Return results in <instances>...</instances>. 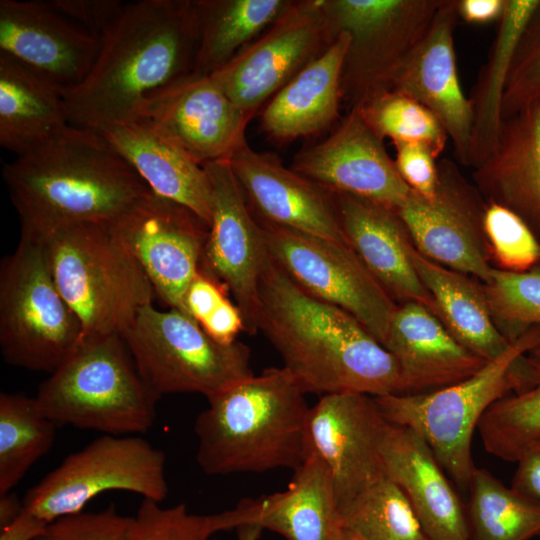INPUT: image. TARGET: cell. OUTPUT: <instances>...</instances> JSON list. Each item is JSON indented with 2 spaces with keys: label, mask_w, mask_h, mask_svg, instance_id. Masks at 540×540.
Here are the masks:
<instances>
[{
  "label": "cell",
  "mask_w": 540,
  "mask_h": 540,
  "mask_svg": "<svg viewBox=\"0 0 540 540\" xmlns=\"http://www.w3.org/2000/svg\"><path fill=\"white\" fill-rule=\"evenodd\" d=\"M258 326L306 394L402 392L384 346L351 314L304 292L270 255L259 282Z\"/></svg>",
  "instance_id": "obj_1"
},
{
  "label": "cell",
  "mask_w": 540,
  "mask_h": 540,
  "mask_svg": "<svg viewBox=\"0 0 540 540\" xmlns=\"http://www.w3.org/2000/svg\"><path fill=\"white\" fill-rule=\"evenodd\" d=\"M197 38L195 1L125 3L86 78L62 92L70 124L101 131L133 120L147 98L193 72Z\"/></svg>",
  "instance_id": "obj_2"
},
{
  "label": "cell",
  "mask_w": 540,
  "mask_h": 540,
  "mask_svg": "<svg viewBox=\"0 0 540 540\" xmlns=\"http://www.w3.org/2000/svg\"><path fill=\"white\" fill-rule=\"evenodd\" d=\"M21 233L110 223L151 190L99 132L69 125L2 170Z\"/></svg>",
  "instance_id": "obj_3"
},
{
  "label": "cell",
  "mask_w": 540,
  "mask_h": 540,
  "mask_svg": "<svg viewBox=\"0 0 540 540\" xmlns=\"http://www.w3.org/2000/svg\"><path fill=\"white\" fill-rule=\"evenodd\" d=\"M305 395L287 369L272 367L207 399L194 422L202 471L296 470L309 453Z\"/></svg>",
  "instance_id": "obj_4"
},
{
  "label": "cell",
  "mask_w": 540,
  "mask_h": 540,
  "mask_svg": "<svg viewBox=\"0 0 540 540\" xmlns=\"http://www.w3.org/2000/svg\"><path fill=\"white\" fill-rule=\"evenodd\" d=\"M56 425L102 435H137L156 419L159 397L147 386L119 334L85 337L34 397Z\"/></svg>",
  "instance_id": "obj_5"
},
{
  "label": "cell",
  "mask_w": 540,
  "mask_h": 540,
  "mask_svg": "<svg viewBox=\"0 0 540 540\" xmlns=\"http://www.w3.org/2000/svg\"><path fill=\"white\" fill-rule=\"evenodd\" d=\"M43 238L56 285L78 317L84 338L121 335L155 291L108 223L65 227Z\"/></svg>",
  "instance_id": "obj_6"
},
{
  "label": "cell",
  "mask_w": 540,
  "mask_h": 540,
  "mask_svg": "<svg viewBox=\"0 0 540 540\" xmlns=\"http://www.w3.org/2000/svg\"><path fill=\"white\" fill-rule=\"evenodd\" d=\"M539 341L540 326L532 327L460 382L428 392L378 396L375 401L390 423L419 433L442 468L468 489L477 468L472 457L474 431L487 410L514 388L517 361Z\"/></svg>",
  "instance_id": "obj_7"
},
{
  "label": "cell",
  "mask_w": 540,
  "mask_h": 540,
  "mask_svg": "<svg viewBox=\"0 0 540 540\" xmlns=\"http://www.w3.org/2000/svg\"><path fill=\"white\" fill-rule=\"evenodd\" d=\"M84 340L54 280L43 238L21 233L0 264V350L19 368L52 373Z\"/></svg>",
  "instance_id": "obj_8"
},
{
  "label": "cell",
  "mask_w": 540,
  "mask_h": 540,
  "mask_svg": "<svg viewBox=\"0 0 540 540\" xmlns=\"http://www.w3.org/2000/svg\"><path fill=\"white\" fill-rule=\"evenodd\" d=\"M147 386L160 398L198 393L207 399L253 375L250 349L222 345L186 313L149 304L121 334Z\"/></svg>",
  "instance_id": "obj_9"
},
{
  "label": "cell",
  "mask_w": 540,
  "mask_h": 540,
  "mask_svg": "<svg viewBox=\"0 0 540 540\" xmlns=\"http://www.w3.org/2000/svg\"><path fill=\"white\" fill-rule=\"evenodd\" d=\"M443 0H322L332 40L349 36L342 69L348 111L391 91Z\"/></svg>",
  "instance_id": "obj_10"
},
{
  "label": "cell",
  "mask_w": 540,
  "mask_h": 540,
  "mask_svg": "<svg viewBox=\"0 0 540 540\" xmlns=\"http://www.w3.org/2000/svg\"><path fill=\"white\" fill-rule=\"evenodd\" d=\"M108 491L161 503L168 494L165 453L138 435H101L68 455L22 500L26 511L50 523L82 512Z\"/></svg>",
  "instance_id": "obj_11"
},
{
  "label": "cell",
  "mask_w": 540,
  "mask_h": 540,
  "mask_svg": "<svg viewBox=\"0 0 540 540\" xmlns=\"http://www.w3.org/2000/svg\"><path fill=\"white\" fill-rule=\"evenodd\" d=\"M259 223L270 257L298 287L351 314L383 345L398 303L347 243Z\"/></svg>",
  "instance_id": "obj_12"
},
{
  "label": "cell",
  "mask_w": 540,
  "mask_h": 540,
  "mask_svg": "<svg viewBox=\"0 0 540 540\" xmlns=\"http://www.w3.org/2000/svg\"><path fill=\"white\" fill-rule=\"evenodd\" d=\"M332 42L322 0L293 1L261 37L211 75L251 119Z\"/></svg>",
  "instance_id": "obj_13"
},
{
  "label": "cell",
  "mask_w": 540,
  "mask_h": 540,
  "mask_svg": "<svg viewBox=\"0 0 540 540\" xmlns=\"http://www.w3.org/2000/svg\"><path fill=\"white\" fill-rule=\"evenodd\" d=\"M438 173L432 201L411 191L397 212L421 254L486 283L494 268L484 230L487 202L451 159L438 162Z\"/></svg>",
  "instance_id": "obj_14"
},
{
  "label": "cell",
  "mask_w": 540,
  "mask_h": 540,
  "mask_svg": "<svg viewBox=\"0 0 540 540\" xmlns=\"http://www.w3.org/2000/svg\"><path fill=\"white\" fill-rule=\"evenodd\" d=\"M211 185V218L200 270L231 294L241 312L244 331L259 330V282L269 257L259 221L228 159L203 165Z\"/></svg>",
  "instance_id": "obj_15"
},
{
  "label": "cell",
  "mask_w": 540,
  "mask_h": 540,
  "mask_svg": "<svg viewBox=\"0 0 540 540\" xmlns=\"http://www.w3.org/2000/svg\"><path fill=\"white\" fill-rule=\"evenodd\" d=\"M108 224L139 262L155 294L185 313L184 296L200 271L208 225L152 191Z\"/></svg>",
  "instance_id": "obj_16"
},
{
  "label": "cell",
  "mask_w": 540,
  "mask_h": 540,
  "mask_svg": "<svg viewBox=\"0 0 540 540\" xmlns=\"http://www.w3.org/2000/svg\"><path fill=\"white\" fill-rule=\"evenodd\" d=\"M390 425L366 394H327L311 406L309 451L329 470L338 511L386 474L382 446Z\"/></svg>",
  "instance_id": "obj_17"
},
{
  "label": "cell",
  "mask_w": 540,
  "mask_h": 540,
  "mask_svg": "<svg viewBox=\"0 0 540 540\" xmlns=\"http://www.w3.org/2000/svg\"><path fill=\"white\" fill-rule=\"evenodd\" d=\"M140 120L200 165L229 159L250 121L211 74L191 72L147 98Z\"/></svg>",
  "instance_id": "obj_18"
},
{
  "label": "cell",
  "mask_w": 540,
  "mask_h": 540,
  "mask_svg": "<svg viewBox=\"0 0 540 540\" xmlns=\"http://www.w3.org/2000/svg\"><path fill=\"white\" fill-rule=\"evenodd\" d=\"M294 171L332 194L365 198L398 210L411 189L382 140L357 108L323 141L300 151Z\"/></svg>",
  "instance_id": "obj_19"
},
{
  "label": "cell",
  "mask_w": 540,
  "mask_h": 540,
  "mask_svg": "<svg viewBox=\"0 0 540 540\" xmlns=\"http://www.w3.org/2000/svg\"><path fill=\"white\" fill-rule=\"evenodd\" d=\"M100 47L50 3L0 1V53L39 74L61 92L80 84Z\"/></svg>",
  "instance_id": "obj_20"
},
{
  "label": "cell",
  "mask_w": 540,
  "mask_h": 540,
  "mask_svg": "<svg viewBox=\"0 0 540 540\" xmlns=\"http://www.w3.org/2000/svg\"><path fill=\"white\" fill-rule=\"evenodd\" d=\"M457 0H443L426 35L399 71L392 90L421 103L439 120L457 161L472 167L473 117L457 70Z\"/></svg>",
  "instance_id": "obj_21"
},
{
  "label": "cell",
  "mask_w": 540,
  "mask_h": 540,
  "mask_svg": "<svg viewBox=\"0 0 540 540\" xmlns=\"http://www.w3.org/2000/svg\"><path fill=\"white\" fill-rule=\"evenodd\" d=\"M228 160L259 222L347 243L330 192L246 141Z\"/></svg>",
  "instance_id": "obj_22"
},
{
  "label": "cell",
  "mask_w": 540,
  "mask_h": 540,
  "mask_svg": "<svg viewBox=\"0 0 540 540\" xmlns=\"http://www.w3.org/2000/svg\"><path fill=\"white\" fill-rule=\"evenodd\" d=\"M332 196L347 244L393 300L420 303L437 316L411 262L413 242L397 210L352 195Z\"/></svg>",
  "instance_id": "obj_23"
},
{
  "label": "cell",
  "mask_w": 540,
  "mask_h": 540,
  "mask_svg": "<svg viewBox=\"0 0 540 540\" xmlns=\"http://www.w3.org/2000/svg\"><path fill=\"white\" fill-rule=\"evenodd\" d=\"M383 346L398 365L401 394L455 384L488 362L462 346L430 309L417 302L398 304Z\"/></svg>",
  "instance_id": "obj_24"
},
{
  "label": "cell",
  "mask_w": 540,
  "mask_h": 540,
  "mask_svg": "<svg viewBox=\"0 0 540 540\" xmlns=\"http://www.w3.org/2000/svg\"><path fill=\"white\" fill-rule=\"evenodd\" d=\"M382 459L386 474L407 497L429 540H470L466 507L419 433L391 423Z\"/></svg>",
  "instance_id": "obj_25"
},
{
  "label": "cell",
  "mask_w": 540,
  "mask_h": 540,
  "mask_svg": "<svg viewBox=\"0 0 540 540\" xmlns=\"http://www.w3.org/2000/svg\"><path fill=\"white\" fill-rule=\"evenodd\" d=\"M472 179L487 203L516 214L540 240V103L503 119L495 147Z\"/></svg>",
  "instance_id": "obj_26"
},
{
  "label": "cell",
  "mask_w": 540,
  "mask_h": 540,
  "mask_svg": "<svg viewBox=\"0 0 540 540\" xmlns=\"http://www.w3.org/2000/svg\"><path fill=\"white\" fill-rule=\"evenodd\" d=\"M236 507L242 526L258 525L287 540H337L342 528L329 470L312 451L284 491L245 499Z\"/></svg>",
  "instance_id": "obj_27"
},
{
  "label": "cell",
  "mask_w": 540,
  "mask_h": 540,
  "mask_svg": "<svg viewBox=\"0 0 540 540\" xmlns=\"http://www.w3.org/2000/svg\"><path fill=\"white\" fill-rule=\"evenodd\" d=\"M349 36L340 32L268 102L262 112V131L287 142L316 134L334 123L342 103V69Z\"/></svg>",
  "instance_id": "obj_28"
},
{
  "label": "cell",
  "mask_w": 540,
  "mask_h": 540,
  "mask_svg": "<svg viewBox=\"0 0 540 540\" xmlns=\"http://www.w3.org/2000/svg\"><path fill=\"white\" fill-rule=\"evenodd\" d=\"M97 132L153 193L186 207L209 227L211 185L202 165L140 120L119 122Z\"/></svg>",
  "instance_id": "obj_29"
},
{
  "label": "cell",
  "mask_w": 540,
  "mask_h": 540,
  "mask_svg": "<svg viewBox=\"0 0 540 540\" xmlns=\"http://www.w3.org/2000/svg\"><path fill=\"white\" fill-rule=\"evenodd\" d=\"M70 124L63 94L48 80L0 53V144L23 155Z\"/></svg>",
  "instance_id": "obj_30"
},
{
  "label": "cell",
  "mask_w": 540,
  "mask_h": 540,
  "mask_svg": "<svg viewBox=\"0 0 540 540\" xmlns=\"http://www.w3.org/2000/svg\"><path fill=\"white\" fill-rule=\"evenodd\" d=\"M409 253L419 279L434 300L437 317L451 335L486 361L498 357L509 341L492 319L483 283L430 260L413 244Z\"/></svg>",
  "instance_id": "obj_31"
},
{
  "label": "cell",
  "mask_w": 540,
  "mask_h": 540,
  "mask_svg": "<svg viewBox=\"0 0 540 540\" xmlns=\"http://www.w3.org/2000/svg\"><path fill=\"white\" fill-rule=\"evenodd\" d=\"M540 0H506L487 60L468 97L473 117V169L495 147L503 122L502 104L514 52Z\"/></svg>",
  "instance_id": "obj_32"
},
{
  "label": "cell",
  "mask_w": 540,
  "mask_h": 540,
  "mask_svg": "<svg viewBox=\"0 0 540 540\" xmlns=\"http://www.w3.org/2000/svg\"><path fill=\"white\" fill-rule=\"evenodd\" d=\"M292 2L195 1L198 38L193 72L211 74L219 69L269 28Z\"/></svg>",
  "instance_id": "obj_33"
},
{
  "label": "cell",
  "mask_w": 540,
  "mask_h": 540,
  "mask_svg": "<svg viewBox=\"0 0 540 540\" xmlns=\"http://www.w3.org/2000/svg\"><path fill=\"white\" fill-rule=\"evenodd\" d=\"M515 380L514 388L487 410L478 426L485 450L510 462L540 436V341L517 361Z\"/></svg>",
  "instance_id": "obj_34"
},
{
  "label": "cell",
  "mask_w": 540,
  "mask_h": 540,
  "mask_svg": "<svg viewBox=\"0 0 540 540\" xmlns=\"http://www.w3.org/2000/svg\"><path fill=\"white\" fill-rule=\"evenodd\" d=\"M466 515L470 540H530L540 534V503L476 468Z\"/></svg>",
  "instance_id": "obj_35"
},
{
  "label": "cell",
  "mask_w": 540,
  "mask_h": 540,
  "mask_svg": "<svg viewBox=\"0 0 540 540\" xmlns=\"http://www.w3.org/2000/svg\"><path fill=\"white\" fill-rule=\"evenodd\" d=\"M56 426L34 397L0 394V495L12 491L52 448Z\"/></svg>",
  "instance_id": "obj_36"
},
{
  "label": "cell",
  "mask_w": 540,
  "mask_h": 540,
  "mask_svg": "<svg viewBox=\"0 0 540 540\" xmlns=\"http://www.w3.org/2000/svg\"><path fill=\"white\" fill-rule=\"evenodd\" d=\"M341 527L364 540H429L407 497L385 474L339 509Z\"/></svg>",
  "instance_id": "obj_37"
},
{
  "label": "cell",
  "mask_w": 540,
  "mask_h": 540,
  "mask_svg": "<svg viewBox=\"0 0 540 540\" xmlns=\"http://www.w3.org/2000/svg\"><path fill=\"white\" fill-rule=\"evenodd\" d=\"M355 108L382 140L389 138L393 144L422 143L438 158L449 140L435 115L401 92L381 93Z\"/></svg>",
  "instance_id": "obj_38"
},
{
  "label": "cell",
  "mask_w": 540,
  "mask_h": 540,
  "mask_svg": "<svg viewBox=\"0 0 540 540\" xmlns=\"http://www.w3.org/2000/svg\"><path fill=\"white\" fill-rule=\"evenodd\" d=\"M483 286L492 319L507 341L540 326V263L524 272L494 267Z\"/></svg>",
  "instance_id": "obj_39"
},
{
  "label": "cell",
  "mask_w": 540,
  "mask_h": 540,
  "mask_svg": "<svg viewBox=\"0 0 540 540\" xmlns=\"http://www.w3.org/2000/svg\"><path fill=\"white\" fill-rule=\"evenodd\" d=\"M240 526L236 508L198 515L184 504L162 507L159 502L143 499L133 517L130 540H209L217 532Z\"/></svg>",
  "instance_id": "obj_40"
},
{
  "label": "cell",
  "mask_w": 540,
  "mask_h": 540,
  "mask_svg": "<svg viewBox=\"0 0 540 540\" xmlns=\"http://www.w3.org/2000/svg\"><path fill=\"white\" fill-rule=\"evenodd\" d=\"M484 230L492 264L508 272H524L540 263V240L516 214L487 203Z\"/></svg>",
  "instance_id": "obj_41"
},
{
  "label": "cell",
  "mask_w": 540,
  "mask_h": 540,
  "mask_svg": "<svg viewBox=\"0 0 540 540\" xmlns=\"http://www.w3.org/2000/svg\"><path fill=\"white\" fill-rule=\"evenodd\" d=\"M540 103V2L530 16L517 43L502 104L508 118Z\"/></svg>",
  "instance_id": "obj_42"
},
{
  "label": "cell",
  "mask_w": 540,
  "mask_h": 540,
  "mask_svg": "<svg viewBox=\"0 0 540 540\" xmlns=\"http://www.w3.org/2000/svg\"><path fill=\"white\" fill-rule=\"evenodd\" d=\"M133 517L114 508L97 512H79L47 524L34 540H130Z\"/></svg>",
  "instance_id": "obj_43"
},
{
  "label": "cell",
  "mask_w": 540,
  "mask_h": 540,
  "mask_svg": "<svg viewBox=\"0 0 540 540\" xmlns=\"http://www.w3.org/2000/svg\"><path fill=\"white\" fill-rule=\"evenodd\" d=\"M397 171L408 187L432 201L438 186V163L432 151L422 143H394Z\"/></svg>",
  "instance_id": "obj_44"
},
{
  "label": "cell",
  "mask_w": 540,
  "mask_h": 540,
  "mask_svg": "<svg viewBox=\"0 0 540 540\" xmlns=\"http://www.w3.org/2000/svg\"><path fill=\"white\" fill-rule=\"evenodd\" d=\"M50 4L64 17L100 39L125 3L119 0H54Z\"/></svg>",
  "instance_id": "obj_45"
},
{
  "label": "cell",
  "mask_w": 540,
  "mask_h": 540,
  "mask_svg": "<svg viewBox=\"0 0 540 540\" xmlns=\"http://www.w3.org/2000/svg\"><path fill=\"white\" fill-rule=\"evenodd\" d=\"M226 295L219 282L200 270L185 293V313L201 325L228 298Z\"/></svg>",
  "instance_id": "obj_46"
},
{
  "label": "cell",
  "mask_w": 540,
  "mask_h": 540,
  "mask_svg": "<svg viewBox=\"0 0 540 540\" xmlns=\"http://www.w3.org/2000/svg\"><path fill=\"white\" fill-rule=\"evenodd\" d=\"M516 463L511 487L540 503V436L522 450Z\"/></svg>",
  "instance_id": "obj_47"
},
{
  "label": "cell",
  "mask_w": 540,
  "mask_h": 540,
  "mask_svg": "<svg viewBox=\"0 0 540 540\" xmlns=\"http://www.w3.org/2000/svg\"><path fill=\"white\" fill-rule=\"evenodd\" d=\"M505 6L506 0H457L458 16L468 24L498 22Z\"/></svg>",
  "instance_id": "obj_48"
},
{
  "label": "cell",
  "mask_w": 540,
  "mask_h": 540,
  "mask_svg": "<svg viewBox=\"0 0 540 540\" xmlns=\"http://www.w3.org/2000/svg\"><path fill=\"white\" fill-rule=\"evenodd\" d=\"M47 524L24 509L13 523L0 530V540H34L45 530Z\"/></svg>",
  "instance_id": "obj_49"
},
{
  "label": "cell",
  "mask_w": 540,
  "mask_h": 540,
  "mask_svg": "<svg viewBox=\"0 0 540 540\" xmlns=\"http://www.w3.org/2000/svg\"><path fill=\"white\" fill-rule=\"evenodd\" d=\"M23 510V500L12 491L0 495V530L13 523Z\"/></svg>",
  "instance_id": "obj_50"
},
{
  "label": "cell",
  "mask_w": 540,
  "mask_h": 540,
  "mask_svg": "<svg viewBox=\"0 0 540 540\" xmlns=\"http://www.w3.org/2000/svg\"><path fill=\"white\" fill-rule=\"evenodd\" d=\"M263 529L258 525L246 524L237 529V540H259Z\"/></svg>",
  "instance_id": "obj_51"
},
{
  "label": "cell",
  "mask_w": 540,
  "mask_h": 540,
  "mask_svg": "<svg viewBox=\"0 0 540 540\" xmlns=\"http://www.w3.org/2000/svg\"><path fill=\"white\" fill-rule=\"evenodd\" d=\"M337 540H364V539L347 529L341 528V531L339 533Z\"/></svg>",
  "instance_id": "obj_52"
}]
</instances>
